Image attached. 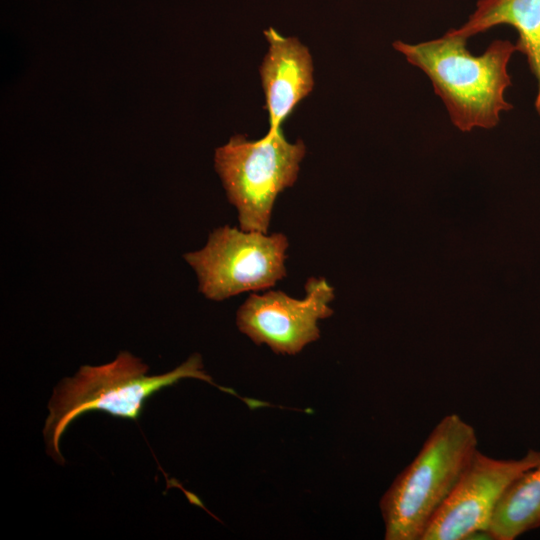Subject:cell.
<instances>
[{"label":"cell","instance_id":"cell-5","mask_svg":"<svg viewBox=\"0 0 540 540\" xmlns=\"http://www.w3.org/2000/svg\"><path fill=\"white\" fill-rule=\"evenodd\" d=\"M288 246L282 233L224 225L209 234L203 248L183 257L196 273L199 291L209 300L223 301L268 289L286 277Z\"/></svg>","mask_w":540,"mask_h":540},{"label":"cell","instance_id":"cell-1","mask_svg":"<svg viewBox=\"0 0 540 540\" xmlns=\"http://www.w3.org/2000/svg\"><path fill=\"white\" fill-rule=\"evenodd\" d=\"M392 46L428 77L460 131L493 128L501 114L512 109L505 91L512 85L508 64L517 52L515 43L497 39L473 55L466 39L446 32L416 44L397 40Z\"/></svg>","mask_w":540,"mask_h":540},{"label":"cell","instance_id":"cell-6","mask_svg":"<svg viewBox=\"0 0 540 540\" xmlns=\"http://www.w3.org/2000/svg\"><path fill=\"white\" fill-rule=\"evenodd\" d=\"M540 464V452L520 459H496L477 450L421 540H465L487 534L494 510L508 486Z\"/></svg>","mask_w":540,"mask_h":540},{"label":"cell","instance_id":"cell-9","mask_svg":"<svg viewBox=\"0 0 540 540\" xmlns=\"http://www.w3.org/2000/svg\"><path fill=\"white\" fill-rule=\"evenodd\" d=\"M502 24L517 31V51L537 81L535 109L540 114V0H478L466 22L447 32L468 40Z\"/></svg>","mask_w":540,"mask_h":540},{"label":"cell","instance_id":"cell-4","mask_svg":"<svg viewBox=\"0 0 540 540\" xmlns=\"http://www.w3.org/2000/svg\"><path fill=\"white\" fill-rule=\"evenodd\" d=\"M305 153L304 142H289L281 127L253 141L236 134L215 150V170L242 230L268 233L275 200L296 182Z\"/></svg>","mask_w":540,"mask_h":540},{"label":"cell","instance_id":"cell-8","mask_svg":"<svg viewBox=\"0 0 540 540\" xmlns=\"http://www.w3.org/2000/svg\"><path fill=\"white\" fill-rule=\"evenodd\" d=\"M268 51L259 72L269 113L270 128H279L314 87L309 49L297 37L283 36L273 27L264 30Z\"/></svg>","mask_w":540,"mask_h":540},{"label":"cell","instance_id":"cell-3","mask_svg":"<svg viewBox=\"0 0 540 540\" xmlns=\"http://www.w3.org/2000/svg\"><path fill=\"white\" fill-rule=\"evenodd\" d=\"M474 428L444 416L380 501L386 540H421L477 448Z\"/></svg>","mask_w":540,"mask_h":540},{"label":"cell","instance_id":"cell-7","mask_svg":"<svg viewBox=\"0 0 540 540\" xmlns=\"http://www.w3.org/2000/svg\"><path fill=\"white\" fill-rule=\"evenodd\" d=\"M305 297L292 298L275 290L252 293L236 313L238 329L255 344H266L277 354L295 355L319 339V320L333 314L334 289L325 278L310 277Z\"/></svg>","mask_w":540,"mask_h":540},{"label":"cell","instance_id":"cell-2","mask_svg":"<svg viewBox=\"0 0 540 540\" xmlns=\"http://www.w3.org/2000/svg\"><path fill=\"white\" fill-rule=\"evenodd\" d=\"M148 369L140 358L121 351L110 363L82 366L73 377L63 379L49 402L50 413L43 430L48 454L64 463L60 439L70 423L84 413L104 411L137 420L147 398L181 379L195 378L214 385L198 353L165 374L149 376Z\"/></svg>","mask_w":540,"mask_h":540},{"label":"cell","instance_id":"cell-10","mask_svg":"<svg viewBox=\"0 0 540 540\" xmlns=\"http://www.w3.org/2000/svg\"><path fill=\"white\" fill-rule=\"evenodd\" d=\"M540 527V464L516 478L501 496L487 534L490 539L514 540Z\"/></svg>","mask_w":540,"mask_h":540}]
</instances>
